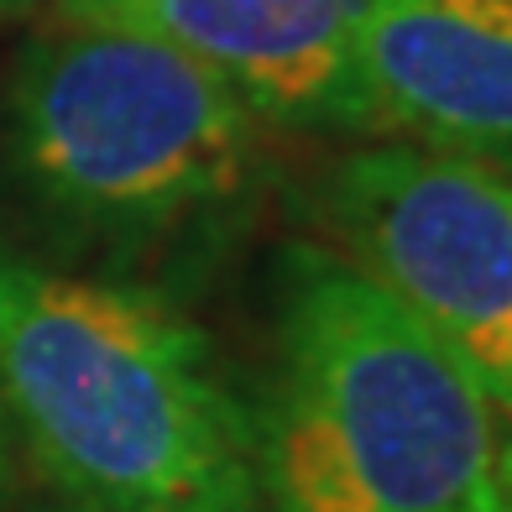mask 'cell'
<instances>
[{
	"label": "cell",
	"instance_id": "1",
	"mask_svg": "<svg viewBox=\"0 0 512 512\" xmlns=\"http://www.w3.org/2000/svg\"><path fill=\"white\" fill-rule=\"evenodd\" d=\"M0 418L89 512H256V413L147 288L0 251Z\"/></svg>",
	"mask_w": 512,
	"mask_h": 512
},
{
	"label": "cell",
	"instance_id": "2",
	"mask_svg": "<svg viewBox=\"0 0 512 512\" xmlns=\"http://www.w3.org/2000/svg\"><path fill=\"white\" fill-rule=\"evenodd\" d=\"M256 413V512H497L512 424L450 351L340 262L293 246Z\"/></svg>",
	"mask_w": 512,
	"mask_h": 512
},
{
	"label": "cell",
	"instance_id": "3",
	"mask_svg": "<svg viewBox=\"0 0 512 512\" xmlns=\"http://www.w3.org/2000/svg\"><path fill=\"white\" fill-rule=\"evenodd\" d=\"M267 126L220 74L136 27L68 16L27 42L6 89L21 183L63 220L162 236L241 204Z\"/></svg>",
	"mask_w": 512,
	"mask_h": 512
},
{
	"label": "cell",
	"instance_id": "4",
	"mask_svg": "<svg viewBox=\"0 0 512 512\" xmlns=\"http://www.w3.org/2000/svg\"><path fill=\"white\" fill-rule=\"evenodd\" d=\"M324 246L450 351L512 424V178L371 142L319 183Z\"/></svg>",
	"mask_w": 512,
	"mask_h": 512
},
{
	"label": "cell",
	"instance_id": "5",
	"mask_svg": "<svg viewBox=\"0 0 512 512\" xmlns=\"http://www.w3.org/2000/svg\"><path fill=\"white\" fill-rule=\"evenodd\" d=\"M63 11L173 42L262 126L366 131L356 48L371 0H63Z\"/></svg>",
	"mask_w": 512,
	"mask_h": 512
},
{
	"label": "cell",
	"instance_id": "6",
	"mask_svg": "<svg viewBox=\"0 0 512 512\" xmlns=\"http://www.w3.org/2000/svg\"><path fill=\"white\" fill-rule=\"evenodd\" d=\"M356 74L366 136L512 178V0H371Z\"/></svg>",
	"mask_w": 512,
	"mask_h": 512
},
{
	"label": "cell",
	"instance_id": "7",
	"mask_svg": "<svg viewBox=\"0 0 512 512\" xmlns=\"http://www.w3.org/2000/svg\"><path fill=\"white\" fill-rule=\"evenodd\" d=\"M497 512H512V439H507V471H502V507Z\"/></svg>",
	"mask_w": 512,
	"mask_h": 512
},
{
	"label": "cell",
	"instance_id": "8",
	"mask_svg": "<svg viewBox=\"0 0 512 512\" xmlns=\"http://www.w3.org/2000/svg\"><path fill=\"white\" fill-rule=\"evenodd\" d=\"M48 512H89V507H74V502H63V507H48Z\"/></svg>",
	"mask_w": 512,
	"mask_h": 512
},
{
	"label": "cell",
	"instance_id": "9",
	"mask_svg": "<svg viewBox=\"0 0 512 512\" xmlns=\"http://www.w3.org/2000/svg\"><path fill=\"white\" fill-rule=\"evenodd\" d=\"M11 6H21V0H0V11H11Z\"/></svg>",
	"mask_w": 512,
	"mask_h": 512
}]
</instances>
